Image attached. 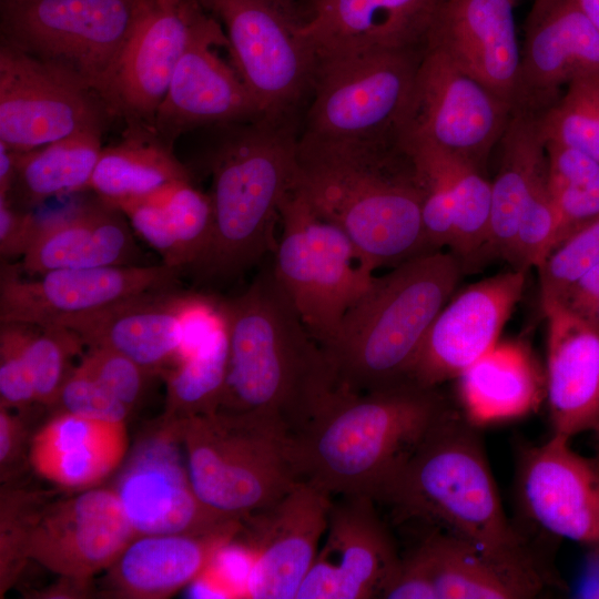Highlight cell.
Listing matches in <instances>:
<instances>
[{"instance_id": "obj_48", "label": "cell", "mask_w": 599, "mask_h": 599, "mask_svg": "<svg viewBox=\"0 0 599 599\" xmlns=\"http://www.w3.org/2000/svg\"><path fill=\"white\" fill-rule=\"evenodd\" d=\"M40 222L31 212L14 207L0 197V254L2 257L23 256L39 230Z\"/></svg>"}, {"instance_id": "obj_26", "label": "cell", "mask_w": 599, "mask_h": 599, "mask_svg": "<svg viewBox=\"0 0 599 599\" xmlns=\"http://www.w3.org/2000/svg\"><path fill=\"white\" fill-rule=\"evenodd\" d=\"M515 0H443L426 44L444 51L464 71L515 109L521 48Z\"/></svg>"}, {"instance_id": "obj_24", "label": "cell", "mask_w": 599, "mask_h": 599, "mask_svg": "<svg viewBox=\"0 0 599 599\" xmlns=\"http://www.w3.org/2000/svg\"><path fill=\"white\" fill-rule=\"evenodd\" d=\"M443 0H303L302 34L318 59L418 49Z\"/></svg>"}, {"instance_id": "obj_21", "label": "cell", "mask_w": 599, "mask_h": 599, "mask_svg": "<svg viewBox=\"0 0 599 599\" xmlns=\"http://www.w3.org/2000/svg\"><path fill=\"white\" fill-rule=\"evenodd\" d=\"M525 281L526 272L514 268L471 284L450 297L423 339L410 380L437 387L456 379L489 352L520 301Z\"/></svg>"}, {"instance_id": "obj_27", "label": "cell", "mask_w": 599, "mask_h": 599, "mask_svg": "<svg viewBox=\"0 0 599 599\" xmlns=\"http://www.w3.org/2000/svg\"><path fill=\"white\" fill-rule=\"evenodd\" d=\"M170 291L144 292L47 325L62 326L87 347L113 349L149 373L162 375L176 363L181 314L190 294Z\"/></svg>"}, {"instance_id": "obj_1", "label": "cell", "mask_w": 599, "mask_h": 599, "mask_svg": "<svg viewBox=\"0 0 599 599\" xmlns=\"http://www.w3.org/2000/svg\"><path fill=\"white\" fill-rule=\"evenodd\" d=\"M400 521L420 520L456 535L540 587L552 576L506 516L479 427L451 407L380 491Z\"/></svg>"}, {"instance_id": "obj_41", "label": "cell", "mask_w": 599, "mask_h": 599, "mask_svg": "<svg viewBox=\"0 0 599 599\" xmlns=\"http://www.w3.org/2000/svg\"><path fill=\"white\" fill-rule=\"evenodd\" d=\"M23 324V353L33 382L37 403L54 405L72 372L71 358L82 353L83 343L58 325Z\"/></svg>"}, {"instance_id": "obj_11", "label": "cell", "mask_w": 599, "mask_h": 599, "mask_svg": "<svg viewBox=\"0 0 599 599\" xmlns=\"http://www.w3.org/2000/svg\"><path fill=\"white\" fill-rule=\"evenodd\" d=\"M140 0H0V38L60 64L100 97L133 27Z\"/></svg>"}, {"instance_id": "obj_16", "label": "cell", "mask_w": 599, "mask_h": 599, "mask_svg": "<svg viewBox=\"0 0 599 599\" xmlns=\"http://www.w3.org/2000/svg\"><path fill=\"white\" fill-rule=\"evenodd\" d=\"M570 438L552 434L521 447L515 494L522 515L541 530L599 549V461L575 451Z\"/></svg>"}, {"instance_id": "obj_47", "label": "cell", "mask_w": 599, "mask_h": 599, "mask_svg": "<svg viewBox=\"0 0 599 599\" xmlns=\"http://www.w3.org/2000/svg\"><path fill=\"white\" fill-rule=\"evenodd\" d=\"M57 404L61 412L109 423H125L131 410L102 384L77 366L63 383L54 405Z\"/></svg>"}, {"instance_id": "obj_7", "label": "cell", "mask_w": 599, "mask_h": 599, "mask_svg": "<svg viewBox=\"0 0 599 599\" xmlns=\"http://www.w3.org/2000/svg\"><path fill=\"white\" fill-rule=\"evenodd\" d=\"M171 422L177 426L194 491L223 519L243 521L303 480L291 433L267 417L217 410Z\"/></svg>"}, {"instance_id": "obj_42", "label": "cell", "mask_w": 599, "mask_h": 599, "mask_svg": "<svg viewBox=\"0 0 599 599\" xmlns=\"http://www.w3.org/2000/svg\"><path fill=\"white\" fill-rule=\"evenodd\" d=\"M599 263V216L556 244L538 270L542 306L561 300L569 287Z\"/></svg>"}, {"instance_id": "obj_49", "label": "cell", "mask_w": 599, "mask_h": 599, "mask_svg": "<svg viewBox=\"0 0 599 599\" xmlns=\"http://www.w3.org/2000/svg\"><path fill=\"white\" fill-rule=\"evenodd\" d=\"M24 440L21 417L10 408L0 407V469L3 479L18 464Z\"/></svg>"}, {"instance_id": "obj_15", "label": "cell", "mask_w": 599, "mask_h": 599, "mask_svg": "<svg viewBox=\"0 0 599 599\" xmlns=\"http://www.w3.org/2000/svg\"><path fill=\"white\" fill-rule=\"evenodd\" d=\"M376 505L366 495L333 497L324 544L295 599L382 598L402 557Z\"/></svg>"}, {"instance_id": "obj_31", "label": "cell", "mask_w": 599, "mask_h": 599, "mask_svg": "<svg viewBox=\"0 0 599 599\" xmlns=\"http://www.w3.org/2000/svg\"><path fill=\"white\" fill-rule=\"evenodd\" d=\"M125 423H109L61 412L33 436L29 459L47 480L69 488L91 487L122 461Z\"/></svg>"}, {"instance_id": "obj_52", "label": "cell", "mask_w": 599, "mask_h": 599, "mask_svg": "<svg viewBox=\"0 0 599 599\" xmlns=\"http://www.w3.org/2000/svg\"><path fill=\"white\" fill-rule=\"evenodd\" d=\"M17 169V151L0 142V197H8Z\"/></svg>"}, {"instance_id": "obj_28", "label": "cell", "mask_w": 599, "mask_h": 599, "mask_svg": "<svg viewBox=\"0 0 599 599\" xmlns=\"http://www.w3.org/2000/svg\"><path fill=\"white\" fill-rule=\"evenodd\" d=\"M548 319L546 398L552 434L571 438L599 425V326L558 303Z\"/></svg>"}, {"instance_id": "obj_25", "label": "cell", "mask_w": 599, "mask_h": 599, "mask_svg": "<svg viewBox=\"0 0 599 599\" xmlns=\"http://www.w3.org/2000/svg\"><path fill=\"white\" fill-rule=\"evenodd\" d=\"M599 71V32L576 0H535L525 23L515 108L540 113L573 79Z\"/></svg>"}, {"instance_id": "obj_2", "label": "cell", "mask_w": 599, "mask_h": 599, "mask_svg": "<svg viewBox=\"0 0 599 599\" xmlns=\"http://www.w3.org/2000/svg\"><path fill=\"white\" fill-rule=\"evenodd\" d=\"M292 189L348 236L373 272L429 253L420 182L400 140L347 143L300 135Z\"/></svg>"}, {"instance_id": "obj_34", "label": "cell", "mask_w": 599, "mask_h": 599, "mask_svg": "<svg viewBox=\"0 0 599 599\" xmlns=\"http://www.w3.org/2000/svg\"><path fill=\"white\" fill-rule=\"evenodd\" d=\"M498 146L500 159L490 182V232L483 263L497 257L509 262L520 214L548 175L546 142L537 113L515 108Z\"/></svg>"}, {"instance_id": "obj_37", "label": "cell", "mask_w": 599, "mask_h": 599, "mask_svg": "<svg viewBox=\"0 0 599 599\" xmlns=\"http://www.w3.org/2000/svg\"><path fill=\"white\" fill-rule=\"evenodd\" d=\"M102 133L84 131L30 151H17L14 181L4 199L28 211L50 197L88 190L103 149Z\"/></svg>"}, {"instance_id": "obj_32", "label": "cell", "mask_w": 599, "mask_h": 599, "mask_svg": "<svg viewBox=\"0 0 599 599\" xmlns=\"http://www.w3.org/2000/svg\"><path fill=\"white\" fill-rule=\"evenodd\" d=\"M456 380L460 412L477 427L524 417L546 397V375L517 342H498Z\"/></svg>"}, {"instance_id": "obj_19", "label": "cell", "mask_w": 599, "mask_h": 599, "mask_svg": "<svg viewBox=\"0 0 599 599\" xmlns=\"http://www.w3.org/2000/svg\"><path fill=\"white\" fill-rule=\"evenodd\" d=\"M333 497L300 480L271 507L243 520L250 568L243 597L295 599L324 538Z\"/></svg>"}, {"instance_id": "obj_36", "label": "cell", "mask_w": 599, "mask_h": 599, "mask_svg": "<svg viewBox=\"0 0 599 599\" xmlns=\"http://www.w3.org/2000/svg\"><path fill=\"white\" fill-rule=\"evenodd\" d=\"M172 146L151 128L126 126L120 142L102 149L88 190L115 207L169 184L191 180Z\"/></svg>"}, {"instance_id": "obj_3", "label": "cell", "mask_w": 599, "mask_h": 599, "mask_svg": "<svg viewBox=\"0 0 599 599\" xmlns=\"http://www.w3.org/2000/svg\"><path fill=\"white\" fill-rule=\"evenodd\" d=\"M229 366L219 410L251 413L301 429L336 388L322 346L266 265L241 294L221 300Z\"/></svg>"}, {"instance_id": "obj_55", "label": "cell", "mask_w": 599, "mask_h": 599, "mask_svg": "<svg viewBox=\"0 0 599 599\" xmlns=\"http://www.w3.org/2000/svg\"><path fill=\"white\" fill-rule=\"evenodd\" d=\"M591 433L593 434L595 457L599 461V425Z\"/></svg>"}, {"instance_id": "obj_50", "label": "cell", "mask_w": 599, "mask_h": 599, "mask_svg": "<svg viewBox=\"0 0 599 599\" xmlns=\"http://www.w3.org/2000/svg\"><path fill=\"white\" fill-rule=\"evenodd\" d=\"M599 301V263L581 275L559 302L571 313L587 318ZM551 304V303H550Z\"/></svg>"}, {"instance_id": "obj_10", "label": "cell", "mask_w": 599, "mask_h": 599, "mask_svg": "<svg viewBox=\"0 0 599 599\" xmlns=\"http://www.w3.org/2000/svg\"><path fill=\"white\" fill-rule=\"evenodd\" d=\"M223 27L236 73L263 116L295 118L312 92L318 58L288 0H197Z\"/></svg>"}, {"instance_id": "obj_38", "label": "cell", "mask_w": 599, "mask_h": 599, "mask_svg": "<svg viewBox=\"0 0 599 599\" xmlns=\"http://www.w3.org/2000/svg\"><path fill=\"white\" fill-rule=\"evenodd\" d=\"M229 353L225 319L195 351L162 374L166 383L163 420H180L219 410Z\"/></svg>"}, {"instance_id": "obj_29", "label": "cell", "mask_w": 599, "mask_h": 599, "mask_svg": "<svg viewBox=\"0 0 599 599\" xmlns=\"http://www.w3.org/2000/svg\"><path fill=\"white\" fill-rule=\"evenodd\" d=\"M242 527L230 520L202 534L139 536L110 567V585L126 598L169 597L201 576Z\"/></svg>"}, {"instance_id": "obj_43", "label": "cell", "mask_w": 599, "mask_h": 599, "mask_svg": "<svg viewBox=\"0 0 599 599\" xmlns=\"http://www.w3.org/2000/svg\"><path fill=\"white\" fill-rule=\"evenodd\" d=\"M558 225L547 175L520 214L509 260L514 268L526 272L529 267H537L554 247Z\"/></svg>"}, {"instance_id": "obj_17", "label": "cell", "mask_w": 599, "mask_h": 599, "mask_svg": "<svg viewBox=\"0 0 599 599\" xmlns=\"http://www.w3.org/2000/svg\"><path fill=\"white\" fill-rule=\"evenodd\" d=\"M400 141L420 182L428 251L448 246L465 267L476 265L489 238L491 183L477 166L423 136L403 134Z\"/></svg>"}, {"instance_id": "obj_51", "label": "cell", "mask_w": 599, "mask_h": 599, "mask_svg": "<svg viewBox=\"0 0 599 599\" xmlns=\"http://www.w3.org/2000/svg\"><path fill=\"white\" fill-rule=\"evenodd\" d=\"M577 597L599 599V549H588Z\"/></svg>"}, {"instance_id": "obj_44", "label": "cell", "mask_w": 599, "mask_h": 599, "mask_svg": "<svg viewBox=\"0 0 599 599\" xmlns=\"http://www.w3.org/2000/svg\"><path fill=\"white\" fill-rule=\"evenodd\" d=\"M40 498L24 490L1 493L0 593L16 581L28 559L27 541Z\"/></svg>"}, {"instance_id": "obj_22", "label": "cell", "mask_w": 599, "mask_h": 599, "mask_svg": "<svg viewBox=\"0 0 599 599\" xmlns=\"http://www.w3.org/2000/svg\"><path fill=\"white\" fill-rule=\"evenodd\" d=\"M162 424L133 451L114 489L138 537L202 534L230 521L200 500L179 453L177 426Z\"/></svg>"}, {"instance_id": "obj_39", "label": "cell", "mask_w": 599, "mask_h": 599, "mask_svg": "<svg viewBox=\"0 0 599 599\" xmlns=\"http://www.w3.org/2000/svg\"><path fill=\"white\" fill-rule=\"evenodd\" d=\"M546 151L548 186L559 220L556 245L599 216V161L555 142H546Z\"/></svg>"}, {"instance_id": "obj_6", "label": "cell", "mask_w": 599, "mask_h": 599, "mask_svg": "<svg viewBox=\"0 0 599 599\" xmlns=\"http://www.w3.org/2000/svg\"><path fill=\"white\" fill-rule=\"evenodd\" d=\"M224 128L210 161L212 234L192 267L200 277L217 281L237 277L274 251L275 223L294 183L300 138L295 118L262 116Z\"/></svg>"}, {"instance_id": "obj_14", "label": "cell", "mask_w": 599, "mask_h": 599, "mask_svg": "<svg viewBox=\"0 0 599 599\" xmlns=\"http://www.w3.org/2000/svg\"><path fill=\"white\" fill-rule=\"evenodd\" d=\"M512 111L444 51L425 45L403 134L423 136L484 171Z\"/></svg>"}, {"instance_id": "obj_5", "label": "cell", "mask_w": 599, "mask_h": 599, "mask_svg": "<svg viewBox=\"0 0 599 599\" xmlns=\"http://www.w3.org/2000/svg\"><path fill=\"white\" fill-rule=\"evenodd\" d=\"M463 273L451 252L436 251L375 276L344 315L335 337L322 347L336 387L368 393L412 382L423 339Z\"/></svg>"}, {"instance_id": "obj_33", "label": "cell", "mask_w": 599, "mask_h": 599, "mask_svg": "<svg viewBox=\"0 0 599 599\" xmlns=\"http://www.w3.org/2000/svg\"><path fill=\"white\" fill-rule=\"evenodd\" d=\"M115 207L167 266L193 267L209 246L213 227L211 197L191 180L169 184Z\"/></svg>"}, {"instance_id": "obj_56", "label": "cell", "mask_w": 599, "mask_h": 599, "mask_svg": "<svg viewBox=\"0 0 599 599\" xmlns=\"http://www.w3.org/2000/svg\"><path fill=\"white\" fill-rule=\"evenodd\" d=\"M288 1H292V2H294L296 4H300L303 0H288Z\"/></svg>"}, {"instance_id": "obj_18", "label": "cell", "mask_w": 599, "mask_h": 599, "mask_svg": "<svg viewBox=\"0 0 599 599\" xmlns=\"http://www.w3.org/2000/svg\"><path fill=\"white\" fill-rule=\"evenodd\" d=\"M136 537L115 490L92 488L41 505L27 556L60 577L90 580Z\"/></svg>"}, {"instance_id": "obj_4", "label": "cell", "mask_w": 599, "mask_h": 599, "mask_svg": "<svg viewBox=\"0 0 599 599\" xmlns=\"http://www.w3.org/2000/svg\"><path fill=\"white\" fill-rule=\"evenodd\" d=\"M451 407L438 386L414 382L368 393L336 387L291 435L298 474L332 497L366 495L376 501Z\"/></svg>"}, {"instance_id": "obj_30", "label": "cell", "mask_w": 599, "mask_h": 599, "mask_svg": "<svg viewBox=\"0 0 599 599\" xmlns=\"http://www.w3.org/2000/svg\"><path fill=\"white\" fill-rule=\"evenodd\" d=\"M40 223L21 270L39 275L60 268L136 265L140 250L126 216L101 201Z\"/></svg>"}, {"instance_id": "obj_13", "label": "cell", "mask_w": 599, "mask_h": 599, "mask_svg": "<svg viewBox=\"0 0 599 599\" xmlns=\"http://www.w3.org/2000/svg\"><path fill=\"white\" fill-rule=\"evenodd\" d=\"M220 22L197 0H140L130 34L101 98L126 126H153L159 105L187 47Z\"/></svg>"}, {"instance_id": "obj_20", "label": "cell", "mask_w": 599, "mask_h": 599, "mask_svg": "<svg viewBox=\"0 0 599 599\" xmlns=\"http://www.w3.org/2000/svg\"><path fill=\"white\" fill-rule=\"evenodd\" d=\"M181 270L161 265L60 268L22 278L1 264L0 322L47 325L144 292L169 290Z\"/></svg>"}, {"instance_id": "obj_40", "label": "cell", "mask_w": 599, "mask_h": 599, "mask_svg": "<svg viewBox=\"0 0 599 599\" xmlns=\"http://www.w3.org/2000/svg\"><path fill=\"white\" fill-rule=\"evenodd\" d=\"M545 142L579 150L599 161V71L573 79L566 92L537 113Z\"/></svg>"}, {"instance_id": "obj_8", "label": "cell", "mask_w": 599, "mask_h": 599, "mask_svg": "<svg viewBox=\"0 0 599 599\" xmlns=\"http://www.w3.org/2000/svg\"><path fill=\"white\" fill-rule=\"evenodd\" d=\"M424 49L318 59L301 136L347 143L399 141Z\"/></svg>"}, {"instance_id": "obj_54", "label": "cell", "mask_w": 599, "mask_h": 599, "mask_svg": "<svg viewBox=\"0 0 599 599\" xmlns=\"http://www.w3.org/2000/svg\"><path fill=\"white\" fill-rule=\"evenodd\" d=\"M586 319L599 326V301L596 303V305L593 306V308L591 309L590 314L588 315Z\"/></svg>"}, {"instance_id": "obj_23", "label": "cell", "mask_w": 599, "mask_h": 599, "mask_svg": "<svg viewBox=\"0 0 599 599\" xmlns=\"http://www.w3.org/2000/svg\"><path fill=\"white\" fill-rule=\"evenodd\" d=\"M227 45L220 23L197 37L181 57L152 126L170 145L200 126L223 128L263 116L233 65L215 50Z\"/></svg>"}, {"instance_id": "obj_53", "label": "cell", "mask_w": 599, "mask_h": 599, "mask_svg": "<svg viewBox=\"0 0 599 599\" xmlns=\"http://www.w3.org/2000/svg\"><path fill=\"white\" fill-rule=\"evenodd\" d=\"M576 2L599 32V0H576Z\"/></svg>"}, {"instance_id": "obj_46", "label": "cell", "mask_w": 599, "mask_h": 599, "mask_svg": "<svg viewBox=\"0 0 599 599\" xmlns=\"http://www.w3.org/2000/svg\"><path fill=\"white\" fill-rule=\"evenodd\" d=\"M34 402L33 382L23 353V324L1 323L0 407L24 408Z\"/></svg>"}, {"instance_id": "obj_12", "label": "cell", "mask_w": 599, "mask_h": 599, "mask_svg": "<svg viewBox=\"0 0 599 599\" xmlns=\"http://www.w3.org/2000/svg\"><path fill=\"white\" fill-rule=\"evenodd\" d=\"M112 118L77 73L0 42V142L30 151L84 131L103 132Z\"/></svg>"}, {"instance_id": "obj_35", "label": "cell", "mask_w": 599, "mask_h": 599, "mask_svg": "<svg viewBox=\"0 0 599 599\" xmlns=\"http://www.w3.org/2000/svg\"><path fill=\"white\" fill-rule=\"evenodd\" d=\"M409 555L425 571L437 599H525L542 590L474 544L439 528Z\"/></svg>"}, {"instance_id": "obj_9", "label": "cell", "mask_w": 599, "mask_h": 599, "mask_svg": "<svg viewBox=\"0 0 599 599\" xmlns=\"http://www.w3.org/2000/svg\"><path fill=\"white\" fill-rule=\"evenodd\" d=\"M273 270L309 334L323 347L346 312L365 294L375 272L348 236L317 215L293 189L283 197Z\"/></svg>"}, {"instance_id": "obj_45", "label": "cell", "mask_w": 599, "mask_h": 599, "mask_svg": "<svg viewBox=\"0 0 599 599\" xmlns=\"http://www.w3.org/2000/svg\"><path fill=\"white\" fill-rule=\"evenodd\" d=\"M77 367L97 379L130 409L142 398L146 377L152 375L128 356L103 347H88Z\"/></svg>"}]
</instances>
